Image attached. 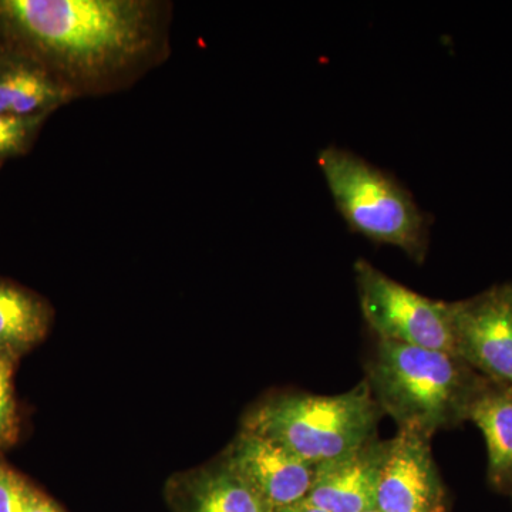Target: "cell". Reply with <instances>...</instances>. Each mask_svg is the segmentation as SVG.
<instances>
[{
  "mask_svg": "<svg viewBox=\"0 0 512 512\" xmlns=\"http://www.w3.org/2000/svg\"><path fill=\"white\" fill-rule=\"evenodd\" d=\"M170 2L0 0V39L74 100L123 92L170 55Z\"/></svg>",
  "mask_w": 512,
  "mask_h": 512,
  "instance_id": "obj_1",
  "label": "cell"
},
{
  "mask_svg": "<svg viewBox=\"0 0 512 512\" xmlns=\"http://www.w3.org/2000/svg\"><path fill=\"white\" fill-rule=\"evenodd\" d=\"M365 370L383 414L427 439L463 426L487 380L451 353L377 338Z\"/></svg>",
  "mask_w": 512,
  "mask_h": 512,
  "instance_id": "obj_2",
  "label": "cell"
},
{
  "mask_svg": "<svg viewBox=\"0 0 512 512\" xmlns=\"http://www.w3.org/2000/svg\"><path fill=\"white\" fill-rule=\"evenodd\" d=\"M384 416L366 380L349 392L322 396L284 390L252 404L241 430L275 441L319 466L376 439Z\"/></svg>",
  "mask_w": 512,
  "mask_h": 512,
  "instance_id": "obj_3",
  "label": "cell"
},
{
  "mask_svg": "<svg viewBox=\"0 0 512 512\" xmlns=\"http://www.w3.org/2000/svg\"><path fill=\"white\" fill-rule=\"evenodd\" d=\"M318 164L336 208L356 234L403 249L423 264L429 249L431 217L394 175L352 151L320 150Z\"/></svg>",
  "mask_w": 512,
  "mask_h": 512,
  "instance_id": "obj_4",
  "label": "cell"
},
{
  "mask_svg": "<svg viewBox=\"0 0 512 512\" xmlns=\"http://www.w3.org/2000/svg\"><path fill=\"white\" fill-rule=\"evenodd\" d=\"M353 271L363 319L375 338L454 355L450 302L420 295L365 259H357Z\"/></svg>",
  "mask_w": 512,
  "mask_h": 512,
  "instance_id": "obj_5",
  "label": "cell"
},
{
  "mask_svg": "<svg viewBox=\"0 0 512 512\" xmlns=\"http://www.w3.org/2000/svg\"><path fill=\"white\" fill-rule=\"evenodd\" d=\"M450 303L454 355L490 382L512 387V281Z\"/></svg>",
  "mask_w": 512,
  "mask_h": 512,
  "instance_id": "obj_6",
  "label": "cell"
},
{
  "mask_svg": "<svg viewBox=\"0 0 512 512\" xmlns=\"http://www.w3.org/2000/svg\"><path fill=\"white\" fill-rule=\"evenodd\" d=\"M380 512H450V497L431 451V439L397 430L390 439L376 494Z\"/></svg>",
  "mask_w": 512,
  "mask_h": 512,
  "instance_id": "obj_7",
  "label": "cell"
},
{
  "mask_svg": "<svg viewBox=\"0 0 512 512\" xmlns=\"http://www.w3.org/2000/svg\"><path fill=\"white\" fill-rule=\"evenodd\" d=\"M220 457L272 510L301 503L311 491L316 466L258 434L239 430Z\"/></svg>",
  "mask_w": 512,
  "mask_h": 512,
  "instance_id": "obj_8",
  "label": "cell"
},
{
  "mask_svg": "<svg viewBox=\"0 0 512 512\" xmlns=\"http://www.w3.org/2000/svg\"><path fill=\"white\" fill-rule=\"evenodd\" d=\"M389 448L390 439L376 437L345 456L319 464L306 501L326 512L372 510Z\"/></svg>",
  "mask_w": 512,
  "mask_h": 512,
  "instance_id": "obj_9",
  "label": "cell"
},
{
  "mask_svg": "<svg viewBox=\"0 0 512 512\" xmlns=\"http://www.w3.org/2000/svg\"><path fill=\"white\" fill-rule=\"evenodd\" d=\"M173 512H271L254 488L218 457L207 466L178 473L165 485Z\"/></svg>",
  "mask_w": 512,
  "mask_h": 512,
  "instance_id": "obj_10",
  "label": "cell"
},
{
  "mask_svg": "<svg viewBox=\"0 0 512 512\" xmlns=\"http://www.w3.org/2000/svg\"><path fill=\"white\" fill-rule=\"evenodd\" d=\"M72 94L35 60L12 52L0 56V114L28 117L53 113L73 101Z\"/></svg>",
  "mask_w": 512,
  "mask_h": 512,
  "instance_id": "obj_11",
  "label": "cell"
},
{
  "mask_svg": "<svg viewBox=\"0 0 512 512\" xmlns=\"http://www.w3.org/2000/svg\"><path fill=\"white\" fill-rule=\"evenodd\" d=\"M468 421L476 424L487 446L488 484L512 495V387L485 380L471 404Z\"/></svg>",
  "mask_w": 512,
  "mask_h": 512,
  "instance_id": "obj_12",
  "label": "cell"
},
{
  "mask_svg": "<svg viewBox=\"0 0 512 512\" xmlns=\"http://www.w3.org/2000/svg\"><path fill=\"white\" fill-rule=\"evenodd\" d=\"M52 323V309L43 299L0 279V353L18 360L42 342Z\"/></svg>",
  "mask_w": 512,
  "mask_h": 512,
  "instance_id": "obj_13",
  "label": "cell"
},
{
  "mask_svg": "<svg viewBox=\"0 0 512 512\" xmlns=\"http://www.w3.org/2000/svg\"><path fill=\"white\" fill-rule=\"evenodd\" d=\"M52 113L16 117L0 114V164L10 158L23 156L32 147L40 128Z\"/></svg>",
  "mask_w": 512,
  "mask_h": 512,
  "instance_id": "obj_14",
  "label": "cell"
},
{
  "mask_svg": "<svg viewBox=\"0 0 512 512\" xmlns=\"http://www.w3.org/2000/svg\"><path fill=\"white\" fill-rule=\"evenodd\" d=\"M12 357L0 353V447H9L18 440L19 417L13 393Z\"/></svg>",
  "mask_w": 512,
  "mask_h": 512,
  "instance_id": "obj_15",
  "label": "cell"
},
{
  "mask_svg": "<svg viewBox=\"0 0 512 512\" xmlns=\"http://www.w3.org/2000/svg\"><path fill=\"white\" fill-rule=\"evenodd\" d=\"M33 491L16 471L0 464V512H28Z\"/></svg>",
  "mask_w": 512,
  "mask_h": 512,
  "instance_id": "obj_16",
  "label": "cell"
},
{
  "mask_svg": "<svg viewBox=\"0 0 512 512\" xmlns=\"http://www.w3.org/2000/svg\"><path fill=\"white\" fill-rule=\"evenodd\" d=\"M28 512H64L62 508L50 500L45 494L40 493L35 488L33 491L32 500H30Z\"/></svg>",
  "mask_w": 512,
  "mask_h": 512,
  "instance_id": "obj_17",
  "label": "cell"
},
{
  "mask_svg": "<svg viewBox=\"0 0 512 512\" xmlns=\"http://www.w3.org/2000/svg\"><path fill=\"white\" fill-rule=\"evenodd\" d=\"M271 512H326L322 508L315 507V505L308 503V501H301L292 505H286V507L275 508Z\"/></svg>",
  "mask_w": 512,
  "mask_h": 512,
  "instance_id": "obj_18",
  "label": "cell"
},
{
  "mask_svg": "<svg viewBox=\"0 0 512 512\" xmlns=\"http://www.w3.org/2000/svg\"><path fill=\"white\" fill-rule=\"evenodd\" d=\"M6 52V46L3 45L2 39H0V56L3 55V53Z\"/></svg>",
  "mask_w": 512,
  "mask_h": 512,
  "instance_id": "obj_19",
  "label": "cell"
},
{
  "mask_svg": "<svg viewBox=\"0 0 512 512\" xmlns=\"http://www.w3.org/2000/svg\"><path fill=\"white\" fill-rule=\"evenodd\" d=\"M365 512H380L379 510H377V508H372V510H367Z\"/></svg>",
  "mask_w": 512,
  "mask_h": 512,
  "instance_id": "obj_20",
  "label": "cell"
},
{
  "mask_svg": "<svg viewBox=\"0 0 512 512\" xmlns=\"http://www.w3.org/2000/svg\"><path fill=\"white\" fill-rule=\"evenodd\" d=\"M511 497H512V495H511Z\"/></svg>",
  "mask_w": 512,
  "mask_h": 512,
  "instance_id": "obj_21",
  "label": "cell"
}]
</instances>
